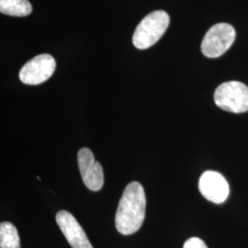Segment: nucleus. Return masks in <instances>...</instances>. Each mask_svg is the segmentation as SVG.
<instances>
[{
  "label": "nucleus",
  "instance_id": "nucleus-9",
  "mask_svg": "<svg viewBox=\"0 0 248 248\" xmlns=\"http://www.w3.org/2000/svg\"><path fill=\"white\" fill-rule=\"evenodd\" d=\"M29 0H0V12L13 17H25L31 13Z\"/></svg>",
  "mask_w": 248,
  "mask_h": 248
},
{
  "label": "nucleus",
  "instance_id": "nucleus-8",
  "mask_svg": "<svg viewBox=\"0 0 248 248\" xmlns=\"http://www.w3.org/2000/svg\"><path fill=\"white\" fill-rule=\"evenodd\" d=\"M56 222L72 248H94L79 222L66 211L56 214Z\"/></svg>",
  "mask_w": 248,
  "mask_h": 248
},
{
  "label": "nucleus",
  "instance_id": "nucleus-10",
  "mask_svg": "<svg viewBox=\"0 0 248 248\" xmlns=\"http://www.w3.org/2000/svg\"><path fill=\"white\" fill-rule=\"evenodd\" d=\"M0 248H20L18 231L11 222L0 224Z\"/></svg>",
  "mask_w": 248,
  "mask_h": 248
},
{
  "label": "nucleus",
  "instance_id": "nucleus-11",
  "mask_svg": "<svg viewBox=\"0 0 248 248\" xmlns=\"http://www.w3.org/2000/svg\"><path fill=\"white\" fill-rule=\"evenodd\" d=\"M183 248H208V247L201 238L191 237L186 240Z\"/></svg>",
  "mask_w": 248,
  "mask_h": 248
},
{
  "label": "nucleus",
  "instance_id": "nucleus-3",
  "mask_svg": "<svg viewBox=\"0 0 248 248\" xmlns=\"http://www.w3.org/2000/svg\"><path fill=\"white\" fill-rule=\"evenodd\" d=\"M214 102L220 108L232 113L248 111V87L239 81L222 83L214 92Z\"/></svg>",
  "mask_w": 248,
  "mask_h": 248
},
{
  "label": "nucleus",
  "instance_id": "nucleus-2",
  "mask_svg": "<svg viewBox=\"0 0 248 248\" xmlns=\"http://www.w3.org/2000/svg\"><path fill=\"white\" fill-rule=\"evenodd\" d=\"M169 14L156 10L148 14L136 27L133 33V45L140 50L148 49L155 45L169 28Z\"/></svg>",
  "mask_w": 248,
  "mask_h": 248
},
{
  "label": "nucleus",
  "instance_id": "nucleus-6",
  "mask_svg": "<svg viewBox=\"0 0 248 248\" xmlns=\"http://www.w3.org/2000/svg\"><path fill=\"white\" fill-rule=\"evenodd\" d=\"M80 174L84 184L92 191H98L104 184V173L101 165L95 160L89 148H81L78 155Z\"/></svg>",
  "mask_w": 248,
  "mask_h": 248
},
{
  "label": "nucleus",
  "instance_id": "nucleus-5",
  "mask_svg": "<svg viewBox=\"0 0 248 248\" xmlns=\"http://www.w3.org/2000/svg\"><path fill=\"white\" fill-rule=\"evenodd\" d=\"M56 68L52 55L44 53L26 62L19 72V79L26 85H40L49 79Z\"/></svg>",
  "mask_w": 248,
  "mask_h": 248
},
{
  "label": "nucleus",
  "instance_id": "nucleus-7",
  "mask_svg": "<svg viewBox=\"0 0 248 248\" xmlns=\"http://www.w3.org/2000/svg\"><path fill=\"white\" fill-rule=\"evenodd\" d=\"M199 188L202 195L213 203H222L229 196L228 182L215 171L204 172L199 181Z\"/></svg>",
  "mask_w": 248,
  "mask_h": 248
},
{
  "label": "nucleus",
  "instance_id": "nucleus-4",
  "mask_svg": "<svg viewBox=\"0 0 248 248\" xmlns=\"http://www.w3.org/2000/svg\"><path fill=\"white\" fill-rule=\"evenodd\" d=\"M235 30L228 23L213 25L204 36L202 52L206 57L217 58L226 53L235 39Z\"/></svg>",
  "mask_w": 248,
  "mask_h": 248
},
{
  "label": "nucleus",
  "instance_id": "nucleus-1",
  "mask_svg": "<svg viewBox=\"0 0 248 248\" xmlns=\"http://www.w3.org/2000/svg\"><path fill=\"white\" fill-rule=\"evenodd\" d=\"M146 198L139 182H131L124 189L116 212L115 225L119 232L130 235L142 226L145 218Z\"/></svg>",
  "mask_w": 248,
  "mask_h": 248
}]
</instances>
